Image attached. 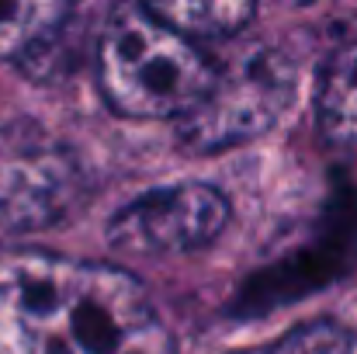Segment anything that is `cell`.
<instances>
[{
  "label": "cell",
  "instance_id": "6",
  "mask_svg": "<svg viewBox=\"0 0 357 354\" xmlns=\"http://www.w3.org/2000/svg\"><path fill=\"white\" fill-rule=\"evenodd\" d=\"M319 128L330 146L357 153V35L330 56L319 77Z\"/></svg>",
  "mask_w": 357,
  "mask_h": 354
},
{
  "label": "cell",
  "instance_id": "2",
  "mask_svg": "<svg viewBox=\"0 0 357 354\" xmlns=\"http://www.w3.org/2000/svg\"><path fill=\"white\" fill-rule=\"evenodd\" d=\"M212 80L215 63L195 38L174 31L139 3L112 10L98 42V84L119 115L181 121L205 101Z\"/></svg>",
  "mask_w": 357,
  "mask_h": 354
},
{
  "label": "cell",
  "instance_id": "7",
  "mask_svg": "<svg viewBox=\"0 0 357 354\" xmlns=\"http://www.w3.org/2000/svg\"><path fill=\"white\" fill-rule=\"evenodd\" d=\"M139 7L188 38H233L250 24L257 0H139Z\"/></svg>",
  "mask_w": 357,
  "mask_h": 354
},
{
  "label": "cell",
  "instance_id": "8",
  "mask_svg": "<svg viewBox=\"0 0 357 354\" xmlns=\"http://www.w3.org/2000/svg\"><path fill=\"white\" fill-rule=\"evenodd\" d=\"M239 354H357V330L344 327V323H305L298 330H288L284 337L250 348Z\"/></svg>",
  "mask_w": 357,
  "mask_h": 354
},
{
  "label": "cell",
  "instance_id": "3",
  "mask_svg": "<svg viewBox=\"0 0 357 354\" xmlns=\"http://www.w3.org/2000/svg\"><path fill=\"white\" fill-rule=\"evenodd\" d=\"M295 73L274 49H246L233 63L215 66L212 91L205 101L181 118V135L191 149L215 153L236 146L274 125L288 108Z\"/></svg>",
  "mask_w": 357,
  "mask_h": 354
},
{
  "label": "cell",
  "instance_id": "5",
  "mask_svg": "<svg viewBox=\"0 0 357 354\" xmlns=\"http://www.w3.org/2000/svg\"><path fill=\"white\" fill-rule=\"evenodd\" d=\"M70 0H0V59L35 63L56 49Z\"/></svg>",
  "mask_w": 357,
  "mask_h": 354
},
{
  "label": "cell",
  "instance_id": "4",
  "mask_svg": "<svg viewBox=\"0 0 357 354\" xmlns=\"http://www.w3.org/2000/svg\"><path fill=\"white\" fill-rule=\"evenodd\" d=\"M226 223V195L212 184L184 181L128 202L108 226V243L128 253H184L219 239Z\"/></svg>",
  "mask_w": 357,
  "mask_h": 354
},
{
  "label": "cell",
  "instance_id": "1",
  "mask_svg": "<svg viewBox=\"0 0 357 354\" xmlns=\"http://www.w3.org/2000/svg\"><path fill=\"white\" fill-rule=\"evenodd\" d=\"M0 354H177V344L128 271L0 246Z\"/></svg>",
  "mask_w": 357,
  "mask_h": 354
}]
</instances>
